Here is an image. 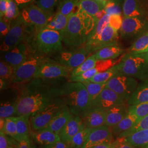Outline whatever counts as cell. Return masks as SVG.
Instances as JSON below:
<instances>
[{
    "mask_svg": "<svg viewBox=\"0 0 148 148\" xmlns=\"http://www.w3.org/2000/svg\"><path fill=\"white\" fill-rule=\"evenodd\" d=\"M98 21L95 16L79 8L70 16L67 26L60 33L63 42L73 49L85 46Z\"/></svg>",
    "mask_w": 148,
    "mask_h": 148,
    "instance_id": "6da1fadb",
    "label": "cell"
},
{
    "mask_svg": "<svg viewBox=\"0 0 148 148\" xmlns=\"http://www.w3.org/2000/svg\"><path fill=\"white\" fill-rule=\"evenodd\" d=\"M56 93L74 115L81 116L91 106L90 96L82 82L66 83L56 90Z\"/></svg>",
    "mask_w": 148,
    "mask_h": 148,
    "instance_id": "7a4b0ae2",
    "label": "cell"
},
{
    "mask_svg": "<svg viewBox=\"0 0 148 148\" xmlns=\"http://www.w3.org/2000/svg\"><path fill=\"white\" fill-rule=\"evenodd\" d=\"M57 97L56 90L36 91L24 95L18 98L16 115L32 116L47 106L53 98Z\"/></svg>",
    "mask_w": 148,
    "mask_h": 148,
    "instance_id": "3957f363",
    "label": "cell"
},
{
    "mask_svg": "<svg viewBox=\"0 0 148 148\" xmlns=\"http://www.w3.org/2000/svg\"><path fill=\"white\" fill-rule=\"evenodd\" d=\"M13 21V23L12 22L10 31L1 45L0 49L2 52L8 51L22 43H29L32 32L35 33L34 30L24 21L21 15Z\"/></svg>",
    "mask_w": 148,
    "mask_h": 148,
    "instance_id": "277c9868",
    "label": "cell"
},
{
    "mask_svg": "<svg viewBox=\"0 0 148 148\" xmlns=\"http://www.w3.org/2000/svg\"><path fill=\"white\" fill-rule=\"evenodd\" d=\"M62 37L60 32L43 29L37 32L34 41V46L38 52L43 54H49L63 50Z\"/></svg>",
    "mask_w": 148,
    "mask_h": 148,
    "instance_id": "5b68a950",
    "label": "cell"
},
{
    "mask_svg": "<svg viewBox=\"0 0 148 148\" xmlns=\"http://www.w3.org/2000/svg\"><path fill=\"white\" fill-rule=\"evenodd\" d=\"M114 66L121 74L139 79L145 77L148 72V64L140 54H126Z\"/></svg>",
    "mask_w": 148,
    "mask_h": 148,
    "instance_id": "8992f818",
    "label": "cell"
},
{
    "mask_svg": "<svg viewBox=\"0 0 148 148\" xmlns=\"http://www.w3.org/2000/svg\"><path fill=\"white\" fill-rule=\"evenodd\" d=\"M54 14L43 11L34 3L23 8L21 13L24 21L34 30L36 34L46 27Z\"/></svg>",
    "mask_w": 148,
    "mask_h": 148,
    "instance_id": "52a82bcc",
    "label": "cell"
},
{
    "mask_svg": "<svg viewBox=\"0 0 148 148\" xmlns=\"http://www.w3.org/2000/svg\"><path fill=\"white\" fill-rule=\"evenodd\" d=\"M52 60L39 55H32L14 70L13 83H21L34 77L40 68Z\"/></svg>",
    "mask_w": 148,
    "mask_h": 148,
    "instance_id": "ba28073f",
    "label": "cell"
},
{
    "mask_svg": "<svg viewBox=\"0 0 148 148\" xmlns=\"http://www.w3.org/2000/svg\"><path fill=\"white\" fill-rule=\"evenodd\" d=\"M65 106L63 101L58 97L51 101L47 106L32 115L30 122L32 127L38 131L47 127L54 116Z\"/></svg>",
    "mask_w": 148,
    "mask_h": 148,
    "instance_id": "9c48e42d",
    "label": "cell"
},
{
    "mask_svg": "<svg viewBox=\"0 0 148 148\" xmlns=\"http://www.w3.org/2000/svg\"><path fill=\"white\" fill-rule=\"evenodd\" d=\"M138 87L134 77L119 74L112 77L106 84L108 87L115 91L126 101H128Z\"/></svg>",
    "mask_w": 148,
    "mask_h": 148,
    "instance_id": "30bf717a",
    "label": "cell"
},
{
    "mask_svg": "<svg viewBox=\"0 0 148 148\" xmlns=\"http://www.w3.org/2000/svg\"><path fill=\"white\" fill-rule=\"evenodd\" d=\"M91 53L85 46L74 49L71 51H62L57 57V63L74 69L87 58Z\"/></svg>",
    "mask_w": 148,
    "mask_h": 148,
    "instance_id": "8fae6325",
    "label": "cell"
},
{
    "mask_svg": "<svg viewBox=\"0 0 148 148\" xmlns=\"http://www.w3.org/2000/svg\"><path fill=\"white\" fill-rule=\"evenodd\" d=\"M121 34L125 37L143 35L148 31V21L144 16L125 17L123 19Z\"/></svg>",
    "mask_w": 148,
    "mask_h": 148,
    "instance_id": "7c38bea8",
    "label": "cell"
},
{
    "mask_svg": "<svg viewBox=\"0 0 148 148\" xmlns=\"http://www.w3.org/2000/svg\"><path fill=\"white\" fill-rule=\"evenodd\" d=\"M117 32L109 25L103 30L97 39L92 41L87 42L84 46L92 53L95 52H96L105 47L116 45L119 39Z\"/></svg>",
    "mask_w": 148,
    "mask_h": 148,
    "instance_id": "4fadbf2b",
    "label": "cell"
},
{
    "mask_svg": "<svg viewBox=\"0 0 148 148\" xmlns=\"http://www.w3.org/2000/svg\"><path fill=\"white\" fill-rule=\"evenodd\" d=\"M31 52L29 43H22L11 50L3 52V58L1 59L16 69L32 56Z\"/></svg>",
    "mask_w": 148,
    "mask_h": 148,
    "instance_id": "5bb4252c",
    "label": "cell"
},
{
    "mask_svg": "<svg viewBox=\"0 0 148 148\" xmlns=\"http://www.w3.org/2000/svg\"><path fill=\"white\" fill-rule=\"evenodd\" d=\"M73 70V69L57 63H53V60H51L43 64L38 70L34 77L52 79L68 76L70 77Z\"/></svg>",
    "mask_w": 148,
    "mask_h": 148,
    "instance_id": "9a60e30c",
    "label": "cell"
},
{
    "mask_svg": "<svg viewBox=\"0 0 148 148\" xmlns=\"http://www.w3.org/2000/svg\"><path fill=\"white\" fill-rule=\"evenodd\" d=\"M112 134L110 127L106 125L92 128L82 148H90L97 145L113 143Z\"/></svg>",
    "mask_w": 148,
    "mask_h": 148,
    "instance_id": "2e32d148",
    "label": "cell"
},
{
    "mask_svg": "<svg viewBox=\"0 0 148 148\" xmlns=\"http://www.w3.org/2000/svg\"><path fill=\"white\" fill-rule=\"evenodd\" d=\"M125 101L115 91L106 87L90 106H96L107 111L114 106L125 104Z\"/></svg>",
    "mask_w": 148,
    "mask_h": 148,
    "instance_id": "e0dca14e",
    "label": "cell"
},
{
    "mask_svg": "<svg viewBox=\"0 0 148 148\" xmlns=\"http://www.w3.org/2000/svg\"><path fill=\"white\" fill-rule=\"evenodd\" d=\"M106 111L96 107L90 106L80 116L86 127L95 128L106 125Z\"/></svg>",
    "mask_w": 148,
    "mask_h": 148,
    "instance_id": "ac0fdd59",
    "label": "cell"
},
{
    "mask_svg": "<svg viewBox=\"0 0 148 148\" xmlns=\"http://www.w3.org/2000/svg\"><path fill=\"white\" fill-rule=\"evenodd\" d=\"M85 127V124L80 116L73 115L65 125L59 135L62 141L68 143L77 133Z\"/></svg>",
    "mask_w": 148,
    "mask_h": 148,
    "instance_id": "d6986e66",
    "label": "cell"
},
{
    "mask_svg": "<svg viewBox=\"0 0 148 148\" xmlns=\"http://www.w3.org/2000/svg\"><path fill=\"white\" fill-rule=\"evenodd\" d=\"M73 115H74L70 111L68 106H65L54 116L47 127L45 128L59 134Z\"/></svg>",
    "mask_w": 148,
    "mask_h": 148,
    "instance_id": "ffe728a7",
    "label": "cell"
},
{
    "mask_svg": "<svg viewBox=\"0 0 148 148\" xmlns=\"http://www.w3.org/2000/svg\"><path fill=\"white\" fill-rule=\"evenodd\" d=\"M128 107L125 104L116 106L106 111V126L113 127L126 116Z\"/></svg>",
    "mask_w": 148,
    "mask_h": 148,
    "instance_id": "44dd1931",
    "label": "cell"
},
{
    "mask_svg": "<svg viewBox=\"0 0 148 148\" xmlns=\"http://www.w3.org/2000/svg\"><path fill=\"white\" fill-rule=\"evenodd\" d=\"M32 138L37 144L43 146L49 145L61 141L58 134L46 128L36 131L32 134Z\"/></svg>",
    "mask_w": 148,
    "mask_h": 148,
    "instance_id": "7402d4cb",
    "label": "cell"
},
{
    "mask_svg": "<svg viewBox=\"0 0 148 148\" xmlns=\"http://www.w3.org/2000/svg\"><path fill=\"white\" fill-rule=\"evenodd\" d=\"M139 120V119L136 115L128 110L126 116L116 125L112 127V133L118 137L122 133L126 132L132 129Z\"/></svg>",
    "mask_w": 148,
    "mask_h": 148,
    "instance_id": "603a6c76",
    "label": "cell"
},
{
    "mask_svg": "<svg viewBox=\"0 0 148 148\" xmlns=\"http://www.w3.org/2000/svg\"><path fill=\"white\" fill-rule=\"evenodd\" d=\"M118 138L136 148H142L148 144V128L140 130L129 136Z\"/></svg>",
    "mask_w": 148,
    "mask_h": 148,
    "instance_id": "cb8c5ba5",
    "label": "cell"
},
{
    "mask_svg": "<svg viewBox=\"0 0 148 148\" xmlns=\"http://www.w3.org/2000/svg\"><path fill=\"white\" fill-rule=\"evenodd\" d=\"M125 17L144 16L145 11L139 0H125L122 6Z\"/></svg>",
    "mask_w": 148,
    "mask_h": 148,
    "instance_id": "d4e9b609",
    "label": "cell"
},
{
    "mask_svg": "<svg viewBox=\"0 0 148 148\" xmlns=\"http://www.w3.org/2000/svg\"><path fill=\"white\" fill-rule=\"evenodd\" d=\"M123 51L122 48L116 45L103 48L94 54L98 60H106L116 58Z\"/></svg>",
    "mask_w": 148,
    "mask_h": 148,
    "instance_id": "484cf974",
    "label": "cell"
},
{
    "mask_svg": "<svg viewBox=\"0 0 148 148\" xmlns=\"http://www.w3.org/2000/svg\"><path fill=\"white\" fill-rule=\"evenodd\" d=\"M127 101L130 106L148 101V80L138 86Z\"/></svg>",
    "mask_w": 148,
    "mask_h": 148,
    "instance_id": "4316f807",
    "label": "cell"
},
{
    "mask_svg": "<svg viewBox=\"0 0 148 148\" xmlns=\"http://www.w3.org/2000/svg\"><path fill=\"white\" fill-rule=\"evenodd\" d=\"M106 3L98 0H79V8L93 16L99 11L104 9Z\"/></svg>",
    "mask_w": 148,
    "mask_h": 148,
    "instance_id": "83f0119b",
    "label": "cell"
},
{
    "mask_svg": "<svg viewBox=\"0 0 148 148\" xmlns=\"http://www.w3.org/2000/svg\"><path fill=\"white\" fill-rule=\"evenodd\" d=\"M14 70L10 64L7 63L2 59L0 61V84L1 90H4L12 80Z\"/></svg>",
    "mask_w": 148,
    "mask_h": 148,
    "instance_id": "f1b7e54d",
    "label": "cell"
},
{
    "mask_svg": "<svg viewBox=\"0 0 148 148\" xmlns=\"http://www.w3.org/2000/svg\"><path fill=\"white\" fill-rule=\"evenodd\" d=\"M70 16L57 12L43 29L52 30L61 33L67 26Z\"/></svg>",
    "mask_w": 148,
    "mask_h": 148,
    "instance_id": "f546056e",
    "label": "cell"
},
{
    "mask_svg": "<svg viewBox=\"0 0 148 148\" xmlns=\"http://www.w3.org/2000/svg\"><path fill=\"white\" fill-rule=\"evenodd\" d=\"M30 116L28 115H23L15 117L19 141L24 138H29Z\"/></svg>",
    "mask_w": 148,
    "mask_h": 148,
    "instance_id": "4dcf8cb0",
    "label": "cell"
},
{
    "mask_svg": "<svg viewBox=\"0 0 148 148\" xmlns=\"http://www.w3.org/2000/svg\"><path fill=\"white\" fill-rule=\"evenodd\" d=\"M148 51V32L139 37L128 49L129 53L132 54H142Z\"/></svg>",
    "mask_w": 148,
    "mask_h": 148,
    "instance_id": "1f68e13d",
    "label": "cell"
},
{
    "mask_svg": "<svg viewBox=\"0 0 148 148\" xmlns=\"http://www.w3.org/2000/svg\"><path fill=\"white\" fill-rule=\"evenodd\" d=\"M79 0H63L59 5L57 12L67 16H71L79 10Z\"/></svg>",
    "mask_w": 148,
    "mask_h": 148,
    "instance_id": "d6a6232c",
    "label": "cell"
},
{
    "mask_svg": "<svg viewBox=\"0 0 148 148\" xmlns=\"http://www.w3.org/2000/svg\"><path fill=\"white\" fill-rule=\"evenodd\" d=\"M18 98L12 101H3L1 102L0 118L6 119L16 115V104Z\"/></svg>",
    "mask_w": 148,
    "mask_h": 148,
    "instance_id": "836d02e7",
    "label": "cell"
},
{
    "mask_svg": "<svg viewBox=\"0 0 148 148\" xmlns=\"http://www.w3.org/2000/svg\"><path fill=\"white\" fill-rule=\"evenodd\" d=\"M92 128L85 127L77 133L71 140L67 143L70 148H82L90 135Z\"/></svg>",
    "mask_w": 148,
    "mask_h": 148,
    "instance_id": "e575fe53",
    "label": "cell"
},
{
    "mask_svg": "<svg viewBox=\"0 0 148 148\" xmlns=\"http://www.w3.org/2000/svg\"><path fill=\"white\" fill-rule=\"evenodd\" d=\"M85 85L88 93L90 96L91 106L95 101L97 97L101 92V91L106 88L107 83H95L90 81H86L82 82Z\"/></svg>",
    "mask_w": 148,
    "mask_h": 148,
    "instance_id": "d590c367",
    "label": "cell"
},
{
    "mask_svg": "<svg viewBox=\"0 0 148 148\" xmlns=\"http://www.w3.org/2000/svg\"><path fill=\"white\" fill-rule=\"evenodd\" d=\"M98 60L95 58V54L89 56L85 61L79 66L73 69L70 77H74L84 73L85 71L92 69L96 66Z\"/></svg>",
    "mask_w": 148,
    "mask_h": 148,
    "instance_id": "8d00e7d4",
    "label": "cell"
},
{
    "mask_svg": "<svg viewBox=\"0 0 148 148\" xmlns=\"http://www.w3.org/2000/svg\"><path fill=\"white\" fill-rule=\"evenodd\" d=\"M114 66L104 71L98 73V74L95 75L92 79H90L89 81L101 84L107 83L114 76L119 74H121Z\"/></svg>",
    "mask_w": 148,
    "mask_h": 148,
    "instance_id": "74e56055",
    "label": "cell"
},
{
    "mask_svg": "<svg viewBox=\"0 0 148 148\" xmlns=\"http://www.w3.org/2000/svg\"><path fill=\"white\" fill-rule=\"evenodd\" d=\"M3 131L5 133L6 135H8L16 141L19 142L15 117H10L5 119V123Z\"/></svg>",
    "mask_w": 148,
    "mask_h": 148,
    "instance_id": "f35d334b",
    "label": "cell"
},
{
    "mask_svg": "<svg viewBox=\"0 0 148 148\" xmlns=\"http://www.w3.org/2000/svg\"><path fill=\"white\" fill-rule=\"evenodd\" d=\"M110 21V16L108 14H106L101 19L99 20L96 25L94 31L90 35V38L88 39L87 42H90L95 40L99 36L101 33L103 31V30L106 27L109 25Z\"/></svg>",
    "mask_w": 148,
    "mask_h": 148,
    "instance_id": "ab89813d",
    "label": "cell"
},
{
    "mask_svg": "<svg viewBox=\"0 0 148 148\" xmlns=\"http://www.w3.org/2000/svg\"><path fill=\"white\" fill-rule=\"evenodd\" d=\"M21 15V13L19 10V7L14 0H10L8 8L5 12V16L3 17L9 21H12L16 20L19 16Z\"/></svg>",
    "mask_w": 148,
    "mask_h": 148,
    "instance_id": "60d3db41",
    "label": "cell"
},
{
    "mask_svg": "<svg viewBox=\"0 0 148 148\" xmlns=\"http://www.w3.org/2000/svg\"><path fill=\"white\" fill-rule=\"evenodd\" d=\"M63 0H37L35 4L48 13H53L55 7L58 6Z\"/></svg>",
    "mask_w": 148,
    "mask_h": 148,
    "instance_id": "b9f144b4",
    "label": "cell"
},
{
    "mask_svg": "<svg viewBox=\"0 0 148 148\" xmlns=\"http://www.w3.org/2000/svg\"><path fill=\"white\" fill-rule=\"evenodd\" d=\"M128 110L136 115L140 120L148 115V101L129 106Z\"/></svg>",
    "mask_w": 148,
    "mask_h": 148,
    "instance_id": "7bdbcfd3",
    "label": "cell"
},
{
    "mask_svg": "<svg viewBox=\"0 0 148 148\" xmlns=\"http://www.w3.org/2000/svg\"><path fill=\"white\" fill-rule=\"evenodd\" d=\"M145 128H148V115L140 119L139 121L138 122L132 129H131L130 130L126 132L123 133L121 134H120L118 136V138L126 137L132 134L135 132H137L139 130L145 129Z\"/></svg>",
    "mask_w": 148,
    "mask_h": 148,
    "instance_id": "ee69618b",
    "label": "cell"
},
{
    "mask_svg": "<svg viewBox=\"0 0 148 148\" xmlns=\"http://www.w3.org/2000/svg\"><path fill=\"white\" fill-rule=\"evenodd\" d=\"M104 10L107 14L109 16L119 15L121 13V8L116 2L109 1L106 3Z\"/></svg>",
    "mask_w": 148,
    "mask_h": 148,
    "instance_id": "f6af8a7d",
    "label": "cell"
},
{
    "mask_svg": "<svg viewBox=\"0 0 148 148\" xmlns=\"http://www.w3.org/2000/svg\"><path fill=\"white\" fill-rule=\"evenodd\" d=\"M12 21L7 20L5 18H0V36L1 38H5L11 30Z\"/></svg>",
    "mask_w": 148,
    "mask_h": 148,
    "instance_id": "bcb514c9",
    "label": "cell"
},
{
    "mask_svg": "<svg viewBox=\"0 0 148 148\" xmlns=\"http://www.w3.org/2000/svg\"><path fill=\"white\" fill-rule=\"evenodd\" d=\"M122 21L123 19L121 14L110 16L109 25H110L117 31H119L121 27Z\"/></svg>",
    "mask_w": 148,
    "mask_h": 148,
    "instance_id": "7dc6e473",
    "label": "cell"
},
{
    "mask_svg": "<svg viewBox=\"0 0 148 148\" xmlns=\"http://www.w3.org/2000/svg\"><path fill=\"white\" fill-rule=\"evenodd\" d=\"M113 144L114 148H137L128 143L122 141L120 138H118Z\"/></svg>",
    "mask_w": 148,
    "mask_h": 148,
    "instance_id": "c3c4849f",
    "label": "cell"
},
{
    "mask_svg": "<svg viewBox=\"0 0 148 148\" xmlns=\"http://www.w3.org/2000/svg\"><path fill=\"white\" fill-rule=\"evenodd\" d=\"M10 0H0V16L3 17L8 8Z\"/></svg>",
    "mask_w": 148,
    "mask_h": 148,
    "instance_id": "681fc988",
    "label": "cell"
},
{
    "mask_svg": "<svg viewBox=\"0 0 148 148\" xmlns=\"http://www.w3.org/2000/svg\"><path fill=\"white\" fill-rule=\"evenodd\" d=\"M5 133L0 131V148H8V142Z\"/></svg>",
    "mask_w": 148,
    "mask_h": 148,
    "instance_id": "f907efd6",
    "label": "cell"
},
{
    "mask_svg": "<svg viewBox=\"0 0 148 148\" xmlns=\"http://www.w3.org/2000/svg\"><path fill=\"white\" fill-rule=\"evenodd\" d=\"M43 148H70V147L67 143H64L61 140L57 143H54L49 145L43 146Z\"/></svg>",
    "mask_w": 148,
    "mask_h": 148,
    "instance_id": "816d5d0a",
    "label": "cell"
},
{
    "mask_svg": "<svg viewBox=\"0 0 148 148\" xmlns=\"http://www.w3.org/2000/svg\"><path fill=\"white\" fill-rule=\"evenodd\" d=\"M19 7L24 8L25 7L32 4L34 2L37 0H14Z\"/></svg>",
    "mask_w": 148,
    "mask_h": 148,
    "instance_id": "f5cc1de1",
    "label": "cell"
},
{
    "mask_svg": "<svg viewBox=\"0 0 148 148\" xmlns=\"http://www.w3.org/2000/svg\"><path fill=\"white\" fill-rule=\"evenodd\" d=\"M31 147L30 142L29 138H24L18 142V148H31Z\"/></svg>",
    "mask_w": 148,
    "mask_h": 148,
    "instance_id": "db71d44e",
    "label": "cell"
},
{
    "mask_svg": "<svg viewBox=\"0 0 148 148\" xmlns=\"http://www.w3.org/2000/svg\"><path fill=\"white\" fill-rule=\"evenodd\" d=\"M106 14V11H105V10L104 9H103V10H101V11H99V12H98L96 14H95V18L98 20V21H99V20H100L104 16H105Z\"/></svg>",
    "mask_w": 148,
    "mask_h": 148,
    "instance_id": "11a10c76",
    "label": "cell"
},
{
    "mask_svg": "<svg viewBox=\"0 0 148 148\" xmlns=\"http://www.w3.org/2000/svg\"><path fill=\"white\" fill-rule=\"evenodd\" d=\"M113 143L97 145V146L93 147L90 148H114V144H113Z\"/></svg>",
    "mask_w": 148,
    "mask_h": 148,
    "instance_id": "9f6ffc18",
    "label": "cell"
},
{
    "mask_svg": "<svg viewBox=\"0 0 148 148\" xmlns=\"http://www.w3.org/2000/svg\"><path fill=\"white\" fill-rule=\"evenodd\" d=\"M5 119L0 118V131H3V127L5 126Z\"/></svg>",
    "mask_w": 148,
    "mask_h": 148,
    "instance_id": "6f0895ef",
    "label": "cell"
},
{
    "mask_svg": "<svg viewBox=\"0 0 148 148\" xmlns=\"http://www.w3.org/2000/svg\"><path fill=\"white\" fill-rule=\"evenodd\" d=\"M140 54L142 57H143L145 59L147 63L148 64V51L147 52H145V53H142V54Z\"/></svg>",
    "mask_w": 148,
    "mask_h": 148,
    "instance_id": "680465c9",
    "label": "cell"
},
{
    "mask_svg": "<svg viewBox=\"0 0 148 148\" xmlns=\"http://www.w3.org/2000/svg\"><path fill=\"white\" fill-rule=\"evenodd\" d=\"M101 1H102L103 2H105V3H106L108 2H109V0H101Z\"/></svg>",
    "mask_w": 148,
    "mask_h": 148,
    "instance_id": "91938a15",
    "label": "cell"
},
{
    "mask_svg": "<svg viewBox=\"0 0 148 148\" xmlns=\"http://www.w3.org/2000/svg\"><path fill=\"white\" fill-rule=\"evenodd\" d=\"M142 148H148V144H147L145 146H144V147H142Z\"/></svg>",
    "mask_w": 148,
    "mask_h": 148,
    "instance_id": "94428289",
    "label": "cell"
},
{
    "mask_svg": "<svg viewBox=\"0 0 148 148\" xmlns=\"http://www.w3.org/2000/svg\"><path fill=\"white\" fill-rule=\"evenodd\" d=\"M8 148H14L13 147H12V146H10L9 147H8Z\"/></svg>",
    "mask_w": 148,
    "mask_h": 148,
    "instance_id": "6125c7cd",
    "label": "cell"
},
{
    "mask_svg": "<svg viewBox=\"0 0 148 148\" xmlns=\"http://www.w3.org/2000/svg\"><path fill=\"white\" fill-rule=\"evenodd\" d=\"M31 148H35L34 147H31Z\"/></svg>",
    "mask_w": 148,
    "mask_h": 148,
    "instance_id": "be15d7a7",
    "label": "cell"
},
{
    "mask_svg": "<svg viewBox=\"0 0 148 148\" xmlns=\"http://www.w3.org/2000/svg\"><path fill=\"white\" fill-rule=\"evenodd\" d=\"M98 1H101V0H98Z\"/></svg>",
    "mask_w": 148,
    "mask_h": 148,
    "instance_id": "e7e4bbea",
    "label": "cell"
}]
</instances>
